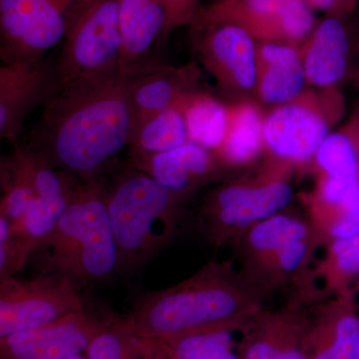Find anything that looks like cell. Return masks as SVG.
I'll list each match as a JSON object with an SVG mask.
<instances>
[{"mask_svg": "<svg viewBox=\"0 0 359 359\" xmlns=\"http://www.w3.org/2000/svg\"><path fill=\"white\" fill-rule=\"evenodd\" d=\"M129 84L130 73L119 70L59 87L28 145L79 181L104 178L133 136Z\"/></svg>", "mask_w": 359, "mask_h": 359, "instance_id": "obj_1", "label": "cell"}, {"mask_svg": "<svg viewBox=\"0 0 359 359\" xmlns=\"http://www.w3.org/2000/svg\"><path fill=\"white\" fill-rule=\"evenodd\" d=\"M41 275L63 276L80 289L118 276V250L105 197V177L81 182L50 233L33 252Z\"/></svg>", "mask_w": 359, "mask_h": 359, "instance_id": "obj_2", "label": "cell"}, {"mask_svg": "<svg viewBox=\"0 0 359 359\" xmlns=\"http://www.w3.org/2000/svg\"><path fill=\"white\" fill-rule=\"evenodd\" d=\"M108 214L118 250V276H131L173 238L183 198L133 164L105 177Z\"/></svg>", "mask_w": 359, "mask_h": 359, "instance_id": "obj_3", "label": "cell"}, {"mask_svg": "<svg viewBox=\"0 0 359 359\" xmlns=\"http://www.w3.org/2000/svg\"><path fill=\"white\" fill-rule=\"evenodd\" d=\"M79 184L28 144H15L0 162V219L23 247L34 249L57 223Z\"/></svg>", "mask_w": 359, "mask_h": 359, "instance_id": "obj_4", "label": "cell"}, {"mask_svg": "<svg viewBox=\"0 0 359 359\" xmlns=\"http://www.w3.org/2000/svg\"><path fill=\"white\" fill-rule=\"evenodd\" d=\"M240 308L223 271L212 266L185 283L144 294L126 318L141 339L166 341L231 325Z\"/></svg>", "mask_w": 359, "mask_h": 359, "instance_id": "obj_5", "label": "cell"}, {"mask_svg": "<svg viewBox=\"0 0 359 359\" xmlns=\"http://www.w3.org/2000/svg\"><path fill=\"white\" fill-rule=\"evenodd\" d=\"M119 0H78L55 65L58 88L121 69Z\"/></svg>", "mask_w": 359, "mask_h": 359, "instance_id": "obj_6", "label": "cell"}, {"mask_svg": "<svg viewBox=\"0 0 359 359\" xmlns=\"http://www.w3.org/2000/svg\"><path fill=\"white\" fill-rule=\"evenodd\" d=\"M63 276L0 278V337L43 327L81 311L89 301Z\"/></svg>", "mask_w": 359, "mask_h": 359, "instance_id": "obj_7", "label": "cell"}, {"mask_svg": "<svg viewBox=\"0 0 359 359\" xmlns=\"http://www.w3.org/2000/svg\"><path fill=\"white\" fill-rule=\"evenodd\" d=\"M78 0H0L1 63L45 58L62 41Z\"/></svg>", "mask_w": 359, "mask_h": 359, "instance_id": "obj_8", "label": "cell"}, {"mask_svg": "<svg viewBox=\"0 0 359 359\" xmlns=\"http://www.w3.org/2000/svg\"><path fill=\"white\" fill-rule=\"evenodd\" d=\"M195 48L203 65L221 88L230 92L256 89L257 44L240 25L217 20L198 11L195 20Z\"/></svg>", "mask_w": 359, "mask_h": 359, "instance_id": "obj_9", "label": "cell"}, {"mask_svg": "<svg viewBox=\"0 0 359 359\" xmlns=\"http://www.w3.org/2000/svg\"><path fill=\"white\" fill-rule=\"evenodd\" d=\"M116 314L93 302L43 327L0 337V359H67L85 354Z\"/></svg>", "mask_w": 359, "mask_h": 359, "instance_id": "obj_10", "label": "cell"}, {"mask_svg": "<svg viewBox=\"0 0 359 359\" xmlns=\"http://www.w3.org/2000/svg\"><path fill=\"white\" fill-rule=\"evenodd\" d=\"M313 11L304 0H219L202 13L240 25L255 40L297 45L316 28Z\"/></svg>", "mask_w": 359, "mask_h": 359, "instance_id": "obj_11", "label": "cell"}, {"mask_svg": "<svg viewBox=\"0 0 359 359\" xmlns=\"http://www.w3.org/2000/svg\"><path fill=\"white\" fill-rule=\"evenodd\" d=\"M58 90L55 66L45 58L22 59L0 67V139L13 145L27 116L43 106Z\"/></svg>", "mask_w": 359, "mask_h": 359, "instance_id": "obj_12", "label": "cell"}, {"mask_svg": "<svg viewBox=\"0 0 359 359\" xmlns=\"http://www.w3.org/2000/svg\"><path fill=\"white\" fill-rule=\"evenodd\" d=\"M330 135V123L313 99L301 96L264 118V146L280 159L304 163Z\"/></svg>", "mask_w": 359, "mask_h": 359, "instance_id": "obj_13", "label": "cell"}, {"mask_svg": "<svg viewBox=\"0 0 359 359\" xmlns=\"http://www.w3.org/2000/svg\"><path fill=\"white\" fill-rule=\"evenodd\" d=\"M292 199V187L285 181L255 187L229 185L211 197L205 214L212 233L219 238L228 229L244 228L275 216Z\"/></svg>", "mask_w": 359, "mask_h": 359, "instance_id": "obj_14", "label": "cell"}, {"mask_svg": "<svg viewBox=\"0 0 359 359\" xmlns=\"http://www.w3.org/2000/svg\"><path fill=\"white\" fill-rule=\"evenodd\" d=\"M218 159L216 153L192 142L159 154L131 156L137 169L182 198L214 177Z\"/></svg>", "mask_w": 359, "mask_h": 359, "instance_id": "obj_15", "label": "cell"}, {"mask_svg": "<svg viewBox=\"0 0 359 359\" xmlns=\"http://www.w3.org/2000/svg\"><path fill=\"white\" fill-rule=\"evenodd\" d=\"M129 73V94L136 124L198 90V71L194 65L176 68L151 61Z\"/></svg>", "mask_w": 359, "mask_h": 359, "instance_id": "obj_16", "label": "cell"}, {"mask_svg": "<svg viewBox=\"0 0 359 359\" xmlns=\"http://www.w3.org/2000/svg\"><path fill=\"white\" fill-rule=\"evenodd\" d=\"M167 0H119L121 69L133 72L151 62L149 54L167 39Z\"/></svg>", "mask_w": 359, "mask_h": 359, "instance_id": "obj_17", "label": "cell"}, {"mask_svg": "<svg viewBox=\"0 0 359 359\" xmlns=\"http://www.w3.org/2000/svg\"><path fill=\"white\" fill-rule=\"evenodd\" d=\"M257 95L264 103L283 105L302 95L306 80L301 51L294 44H257Z\"/></svg>", "mask_w": 359, "mask_h": 359, "instance_id": "obj_18", "label": "cell"}, {"mask_svg": "<svg viewBox=\"0 0 359 359\" xmlns=\"http://www.w3.org/2000/svg\"><path fill=\"white\" fill-rule=\"evenodd\" d=\"M349 39L344 23L335 16L316 26L301 51L306 80L318 87H332L346 75Z\"/></svg>", "mask_w": 359, "mask_h": 359, "instance_id": "obj_19", "label": "cell"}, {"mask_svg": "<svg viewBox=\"0 0 359 359\" xmlns=\"http://www.w3.org/2000/svg\"><path fill=\"white\" fill-rule=\"evenodd\" d=\"M186 97L168 109L137 123L129 146L131 156L159 154L190 142L184 116Z\"/></svg>", "mask_w": 359, "mask_h": 359, "instance_id": "obj_20", "label": "cell"}, {"mask_svg": "<svg viewBox=\"0 0 359 359\" xmlns=\"http://www.w3.org/2000/svg\"><path fill=\"white\" fill-rule=\"evenodd\" d=\"M264 118L256 104L241 102L231 105L226 138L215 152L219 159L237 165L255 159L264 146Z\"/></svg>", "mask_w": 359, "mask_h": 359, "instance_id": "obj_21", "label": "cell"}, {"mask_svg": "<svg viewBox=\"0 0 359 359\" xmlns=\"http://www.w3.org/2000/svg\"><path fill=\"white\" fill-rule=\"evenodd\" d=\"M184 116L189 141L212 152L221 147L228 132L230 106L196 90L184 99Z\"/></svg>", "mask_w": 359, "mask_h": 359, "instance_id": "obj_22", "label": "cell"}, {"mask_svg": "<svg viewBox=\"0 0 359 359\" xmlns=\"http://www.w3.org/2000/svg\"><path fill=\"white\" fill-rule=\"evenodd\" d=\"M231 327V323L159 342L171 359H238Z\"/></svg>", "mask_w": 359, "mask_h": 359, "instance_id": "obj_23", "label": "cell"}, {"mask_svg": "<svg viewBox=\"0 0 359 359\" xmlns=\"http://www.w3.org/2000/svg\"><path fill=\"white\" fill-rule=\"evenodd\" d=\"M316 158L325 177L359 181V144L353 127L347 131L328 135Z\"/></svg>", "mask_w": 359, "mask_h": 359, "instance_id": "obj_24", "label": "cell"}, {"mask_svg": "<svg viewBox=\"0 0 359 359\" xmlns=\"http://www.w3.org/2000/svg\"><path fill=\"white\" fill-rule=\"evenodd\" d=\"M141 342L126 316H117L92 339L85 355L88 359H140Z\"/></svg>", "mask_w": 359, "mask_h": 359, "instance_id": "obj_25", "label": "cell"}, {"mask_svg": "<svg viewBox=\"0 0 359 359\" xmlns=\"http://www.w3.org/2000/svg\"><path fill=\"white\" fill-rule=\"evenodd\" d=\"M308 228L301 221L287 216H273L259 222L250 233V244L263 252H278L283 245L304 240Z\"/></svg>", "mask_w": 359, "mask_h": 359, "instance_id": "obj_26", "label": "cell"}, {"mask_svg": "<svg viewBox=\"0 0 359 359\" xmlns=\"http://www.w3.org/2000/svg\"><path fill=\"white\" fill-rule=\"evenodd\" d=\"M359 342V318L348 311L340 316L334 325L330 348L334 359H356Z\"/></svg>", "mask_w": 359, "mask_h": 359, "instance_id": "obj_27", "label": "cell"}, {"mask_svg": "<svg viewBox=\"0 0 359 359\" xmlns=\"http://www.w3.org/2000/svg\"><path fill=\"white\" fill-rule=\"evenodd\" d=\"M330 233L335 240L359 235V188L335 211Z\"/></svg>", "mask_w": 359, "mask_h": 359, "instance_id": "obj_28", "label": "cell"}, {"mask_svg": "<svg viewBox=\"0 0 359 359\" xmlns=\"http://www.w3.org/2000/svg\"><path fill=\"white\" fill-rule=\"evenodd\" d=\"M334 266L344 278L359 273V235L347 238H337L332 244Z\"/></svg>", "mask_w": 359, "mask_h": 359, "instance_id": "obj_29", "label": "cell"}, {"mask_svg": "<svg viewBox=\"0 0 359 359\" xmlns=\"http://www.w3.org/2000/svg\"><path fill=\"white\" fill-rule=\"evenodd\" d=\"M200 0H167L168 28L167 36L174 29L192 23L197 15Z\"/></svg>", "mask_w": 359, "mask_h": 359, "instance_id": "obj_30", "label": "cell"}, {"mask_svg": "<svg viewBox=\"0 0 359 359\" xmlns=\"http://www.w3.org/2000/svg\"><path fill=\"white\" fill-rule=\"evenodd\" d=\"M308 247L304 241L297 240L283 245L278 250V262L285 271H294L301 266Z\"/></svg>", "mask_w": 359, "mask_h": 359, "instance_id": "obj_31", "label": "cell"}, {"mask_svg": "<svg viewBox=\"0 0 359 359\" xmlns=\"http://www.w3.org/2000/svg\"><path fill=\"white\" fill-rule=\"evenodd\" d=\"M278 351L268 341H257L248 348L245 359H276Z\"/></svg>", "mask_w": 359, "mask_h": 359, "instance_id": "obj_32", "label": "cell"}, {"mask_svg": "<svg viewBox=\"0 0 359 359\" xmlns=\"http://www.w3.org/2000/svg\"><path fill=\"white\" fill-rule=\"evenodd\" d=\"M140 359H171V358L161 342L142 339Z\"/></svg>", "mask_w": 359, "mask_h": 359, "instance_id": "obj_33", "label": "cell"}, {"mask_svg": "<svg viewBox=\"0 0 359 359\" xmlns=\"http://www.w3.org/2000/svg\"><path fill=\"white\" fill-rule=\"evenodd\" d=\"M304 1L313 9L327 11H339V0H304Z\"/></svg>", "mask_w": 359, "mask_h": 359, "instance_id": "obj_34", "label": "cell"}, {"mask_svg": "<svg viewBox=\"0 0 359 359\" xmlns=\"http://www.w3.org/2000/svg\"><path fill=\"white\" fill-rule=\"evenodd\" d=\"M276 359H308L299 349L289 348L278 351Z\"/></svg>", "mask_w": 359, "mask_h": 359, "instance_id": "obj_35", "label": "cell"}, {"mask_svg": "<svg viewBox=\"0 0 359 359\" xmlns=\"http://www.w3.org/2000/svg\"><path fill=\"white\" fill-rule=\"evenodd\" d=\"M313 359H334L330 346H327V348L323 349V351H318Z\"/></svg>", "mask_w": 359, "mask_h": 359, "instance_id": "obj_36", "label": "cell"}, {"mask_svg": "<svg viewBox=\"0 0 359 359\" xmlns=\"http://www.w3.org/2000/svg\"><path fill=\"white\" fill-rule=\"evenodd\" d=\"M339 11H348L349 9L353 8L355 6L358 0H339Z\"/></svg>", "mask_w": 359, "mask_h": 359, "instance_id": "obj_37", "label": "cell"}, {"mask_svg": "<svg viewBox=\"0 0 359 359\" xmlns=\"http://www.w3.org/2000/svg\"><path fill=\"white\" fill-rule=\"evenodd\" d=\"M67 359H88L85 354H78V355L72 356V358H69Z\"/></svg>", "mask_w": 359, "mask_h": 359, "instance_id": "obj_38", "label": "cell"}, {"mask_svg": "<svg viewBox=\"0 0 359 359\" xmlns=\"http://www.w3.org/2000/svg\"><path fill=\"white\" fill-rule=\"evenodd\" d=\"M356 359H359V342H358V353H356Z\"/></svg>", "mask_w": 359, "mask_h": 359, "instance_id": "obj_39", "label": "cell"}]
</instances>
